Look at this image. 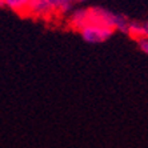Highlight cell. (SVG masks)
Wrapping results in <instances>:
<instances>
[{"label":"cell","mask_w":148,"mask_h":148,"mask_svg":"<svg viewBox=\"0 0 148 148\" xmlns=\"http://www.w3.org/2000/svg\"><path fill=\"white\" fill-rule=\"evenodd\" d=\"M80 36L83 40L91 44L95 43H103L114 35L115 29L107 25H100V24H87L80 29Z\"/></svg>","instance_id":"cell-1"},{"label":"cell","mask_w":148,"mask_h":148,"mask_svg":"<svg viewBox=\"0 0 148 148\" xmlns=\"http://www.w3.org/2000/svg\"><path fill=\"white\" fill-rule=\"evenodd\" d=\"M128 35H131L134 39L148 38V21H130L128 24Z\"/></svg>","instance_id":"cell-2"},{"label":"cell","mask_w":148,"mask_h":148,"mask_svg":"<svg viewBox=\"0 0 148 148\" xmlns=\"http://www.w3.org/2000/svg\"><path fill=\"white\" fill-rule=\"evenodd\" d=\"M28 11L34 15H38V16H44L48 12H51L52 8L49 7L47 0H31Z\"/></svg>","instance_id":"cell-3"},{"label":"cell","mask_w":148,"mask_h":148,"mask_svg":"<svg viewBox=\"0 0 148 148\" xmlns=\"http://www.w3.org/2000/svg\"><path fill=\"white\" fill-rule=\"evenodd\" d=\"M29 1H31V0H1V3H3L5 7L14 10L15 12H24V11H28Z\"/></svg>","instance_id":"cell-4"},{"label":"cell","mask_w":148,"mask_h":148,"mask_svg":"<svg viewBox=\"0 0 148 148\" xmlns=\"http://www.w3.org/2000/svg\"><path fill=\"white\" fill-rule=\"evenodd\" d=\"M52 11H59L62 14L68 12L72 8V0H47Z\"/></svg>","instance_id":"cell-5"},{"label":"cell","mask_w":148,"mask_h":148,"mask_svg":"<svg viewBox=\"0 0 148 148\" xmlns=\"http://www.w3.org/2000/svg\"><path fill=\"white\" fill-rule=\"evenodd\" d=\"M138 47L143 53L148 56V38H141V39H138Z\"/></svg>","instance_id":"cell-6"},{"label":"cell","mask_w":148,"mask_h":148,"mask_svg":"<svg viewBox=\"0 0 148 148\" xmlns=\"http://www.w3.org/2000/svg\"><path fill=\"white\" fill-rule=\"evenodd\" d=\"M72 1H77V3H80V1H84V0H72Z\"/></svg>","instance_id":"cell-7"}]
</instances>
